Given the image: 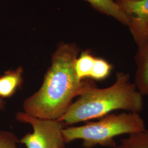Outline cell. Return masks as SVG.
I'll list each match as a JSON object with an SVG mask.
<instances>
[{
    "instance_id": "cell-1",
    "label": "cell",
    "mask_w": 148,
    "mask_h": 148,
    "mask_svg": "<svg viewBox=\"0 0 148 148\" xmlns=\"http://www.w3.org/2000/svg\"><path fill=\"white\" fill-rule=\"evenodd\" d=\"M79 53L75 43L59 45L42 86L24 102L25 113L40 119L58 120L67 111L75 97L95 86L92 81L77 77L74 65Z\"/></svg>"
},
{
    "instance_id": "cell-2",
    "label": "cell",
    "mask_w": 148,
    "mask_h": 148,
    "mask_svg": "<svg viewBox=\"0 0 148 148\" xmlns=\"http://www.w3.org/2000/svg\"><path fill=\"white\" fill-rule=\"evenodd\" d=\"M143 97L130 75L119 72L110 86H95L86 90L57 120L63 125H73L101 118L115 110L140 114L144 108Z\"/></svg>"
},
{
    "instance_id": "cell-3",
    "label": "cell",
    "mask_w": 148,
    "mask_h": 148,
    "mask_svg": "<svg viewBox=\"0 0 148 148\" xmlns=\"http://www.w3.org/2000/svg\"><path fill=\"white\" fill-rule=\"evenodd\" d=\"M145 128V122L139 114L127 112L108 114L98 121L63 129V136L65 143L82 140L85 148L97 145L114 148L117 145L115 138L117 136L129 135Z\"/></svg>"
},
{
    "instance_id": "cell-4",
    "label": "cell",
    "mask_w": 148,
    "mask_h": 148,
    "mask_svg": "<svg viewBox=\"0 0 148 148\" xmlns=\"http://www.w3.org/2000/svg\"><path fill=\"white\" fill-rule=\"evenodd\" d=\"M16 119L30 123L33 128L32 133H27L19 141L27 148H65L64 125L61 122L37 118L25 112L18 113Z\"/></svg>"
},
{
    "instance_id": "cell-5",
    "label": "cell",
    "mask_w": 148,
    "mask_h": 148,
    "mask_svg": "<svg viewBox=\"0 0 148 148\" xmlns=\"http://www.w3.org/2000/svg\"><path fill=\"white\" fill-rule=\"evenodd\" d=\"M116 2L130 18L128 27L138 47L148 36V0Z\"/></svg>"
},
{
    "instance_id": "cell-6",
    "label": "cell",
    "mask_w": 148,
    "mask_h": 148,
    "mask_svg": "<svg viewBox=\"0 0 148 148\" xmlns=\"http://www.w3.org/2000/svg\"><path fill=\"white\" fill-rule=\"evenodd\" d=\"M137 48L134 83L143 96H148V36Z\"/></svg>"
},
{
    "instance_id": "cell-7",
    "label": "cell",
    "mask_w": 148,
    "mask_h": 148,
    "mask_svg": "<svg viewBox=\"0 0 148 148\" xmlns=\"http://www.w3.org/2000/svg\"><path fill=\"white\" fill-rule=\"evenodd\" d=\"M95 10L128 27L130 18L115 0H84Z\"/></svg>"
},
{
    "instance_id": "cell-8",
    "label": "cell",
    "mask_w": 148,
    "mask_h": 148,
    "mask_svg": "<svg viewBox=\"0 0 148 148\" xmlns=\"http://www.w3.org/2000/svg\"><path fill=\"white\" fill-rule=\"evenodd\" d=\"M23 69L21 66L10 70L0 76V97L9 98L13 95L23 81Z\"/></svg>"
},
{
    "instance_id": "cell-9",
    "label": "cell",
    "mask_w": 148,
    "mask_h": 148,
    "mask_svg": "<svg viewBox=\"0 0 148 148\" xmlns=\"http://www.w3.org/2000/svg\"><path fill=\"white\" fill-rule=\"evenodd\" d=\"M96 57L90 50L82 51L75 60L74 68L77 77L79 80L90 78Z\"/></svg>"
},
{
    "instance_id": "cell-10",
    "label": "cell",
    "mask_w": 148,
    "mask_h": 148,
    "mask_svg": "<svg viewBox=\"0 0 148 148\" xmlns=\"http://www.w3.org/2000/svg\"><path fill=\"white\" fill-rule=\"evenodd\" d=\"M121 144L125 148H148V128L129 134L122 139Z\"/></svg>"
},
{
    "instance_id": "cell-11",
    "label": "cell",
    "mask_w": 148,
    "mask_h": 148,
    "mask_svg": "<svg viewBox=\"0 0 148 148\" xmlns=\"http://www.w3.org/2000/svg\"><path fill=\"white\" fill-rule=\"evenodd\" d=\"M112 65L104 59L96 57L90 77L92 79L101 81L106 79L111 73Z\"/></svg>"
},
{
    "instance_id": "cell-12",
    "label": "cell",
    "mask_w": 148,
    "mask_h": 148,
    "mask_svg": "<svg viewBox=\"0 0 148 148\" xmlns=\"http://www.w3.org/2000/svg\"><path fill=\"white\" fill-rule=\"evenodd\" d=\"M18 142L13 133L0 131V148H18L16 144Z\"/></svg>"
},
{
    "instance_id": "cell-13",
    "label": "cell",
    "mask_w": 148,
    "mask_h": 148,
    "mask_svg": "<svg viewBox=\"0 0 148 148\" xmlns=\"http://www.w3.org/2000/svg\"><path fill=\"white\" fill-rule=\"evenodd\" d=\"M3 107V101L2 100L1 98L0 97V109H2Z\"/></svg>"
},
{
    "instance_id": "cell-14",
    "label": "cell",
    "mask_w": 148,
    "mask_h": 148,
    "mask_svg": "<svg viewBox=\"0 0 148 148\" xmlns=\"http://www.w3.org/2000/svg\"><path fill=\"white\" fill-rule=\"evenodd\" d=\"M114 148H125L122 145H117L116 146H115Z\"/></svg>"
},
{
    "instance_id": "cell-15",
    "label": "cell",
    "mask_w": 148,
    "mask_h": 148,
    "mask_svg": "<svg viewBox=\"0 0 148 148\" xmlns=\"http://www.w3.org/2000/svg\"><path fill=\"white\" fill-rule=\"evenodd\" d=\"M115 1H118V0H115Z\"/></svg>"
}]
</instances>
